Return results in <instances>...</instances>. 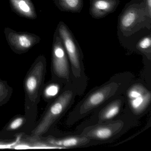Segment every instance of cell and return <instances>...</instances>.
Instances as JSON below:
<instances>
[{
    "label": "cell",
    "mask_w": 151,
    "mask_h": 151,
    "mask_svg": "<svg viewBox=\"0 0 151 151\" xmlns=\"http://www.w3.org/2000/svg\"><path fill=\"white\" fill-rule=\"evenodd\" d=\"M45 69V59L44 57H41L35 63L25 78V92L29 99L32 101H35L37 99L40 88L43 82Z\"/></svg>",
    "instance_id": "obj_9"
},
{
    "label": "cell",
    "mask_w": 151,
    "mask_h": 151,
    "mask_svg": "<svg viewBox=\"0 0 151 151\" xmlns=\"http://www.w3.org/2000/svg\"><path fill=\"white\" fill-rule=\"evenodd\" d=\"M55 30L61 39L69 60L71 82L76 89L78 95L81 96L87 85L82 49L73 32L63 22H59Z\"/></svg>",
    "instance_id": "obj_3"
},
{
    "label": "cell",
    "mask_w": 151,
    "mask_h": 151,
    "mask_svg": "<svg viewBox=\"0 0 151 151\" xmlns=\"http://www.w3.org/2000/svg\"><path fill=\"white\" fill-rule=\"evenodd\" d=\"M125 99L124 94L119 95L93 112L91 116L78 126V131L83 127L111 121L122 114L124 109Z\"/></svg>",
    "instance_id": "obj_8"
},
{
    "label": "cell",
    "mask_w": 151,
    "mask_h": 151,
    "mask_svg": "<svg viewBox=\"0 0 151 151\" xmlns=\"http://www.w3.org/2000/svg\"><path fill=\"white\" fill-rule=\"evenodd\" d=\"M138 120L124 109L122 114L111 121L86 126L78 131L91 140V145L110 143L121 137L134 126Z\"/></svg>",
    "instance_id": "obj_2"
},
{
    "label": "cell",
    "mask_w": 151,
    "mask_h": 151,
    "mask_svg": "<svg viewBox=\"0 0 151 151\" xmlns=\"http://www.w3.org/2000/svg\"><path fill=\"white\" fill-rule=\"evenodd\" d=\"M151 28V18L147 16L142 0H131L126 4L118 17V37H130L141 29Z\"/></svg>",
    "instance_id": "obj_4"
},
{
    "label": "cell",
    "mask_w": 151,
    "mask_h": 151,
    "mask_svg": "<svg viewBox=\"0 0 151 151\" xmlns=\"http://www.w3.org/2000/svg\"><path fill=\"white\" fill-rule=\"evenodd\" d=\"M136 51L143 55L148 60H151V34L142 37L136 45Z\"/></svg>",
    "instance_id": "obj_15"
},
{
    "label": "cell",
    "mask_w": 151,
    "mask_h": 151,
    "mask_svg": "<svg viewBox=\"0 0 151 151\" xmlns=\"http://www.w3.org/2000/svg\"><path fill=\"white\" fill-rule=\"evenodd\" d=\"M120 0H90L89 14L92 18L100 19L116 10Z\"/></svg>",
    "instance_id": "obj_11"
},
{
    "label": "cell",
    "mask_w": 151,
    "mask_h": 151,
    "mask_svg": "<svg viewBox=\"0 0 151 151\" xmlns=\"http://www.w3.org/2000/svg\"><path fill=\"white\" fill-rule=\"evenodd\" d=\"M9 91L6 86L0 82V102L3 101L8 95Z\"/></svg>",
    "instance_id": "obj_18"
},
{
    "label": "cell",
    "mask_w": 151,
    "mask_h": 151,
    "mask_svg": "<svg viewBox=\"0 0 151 151\" xmlns=\"http://www.w3.org/2000/svg\"><path fill=\"white\" fill-rule=\"evenodd\" d=\"M60 91V86L59 84L52 83L49 85L45 90L46 96L49 99L56 97Z\"/></svg>",
    "instance_id": "obj_16"
},
{
    "label": "cell",
    "mask_w": 151,
    "mask_h": 151,
    "mask_svg": "<svg viewBox=\"0 0 151 151\" xmlns=\"http://www.w3.org/2000/svg\"><path fill=\"white\" fill-rule=\"evenodd\" d=\"M62 12L80 13L84 6V0H53Z\"/></svg>",
    "instance_id": "obj_14"
},
{
    "label": "cell",
    "mask_w": 151,
    "mask_h": 151,
    "mask_svg": "<svg viewBox=\"0 0 151 151\" xmlns=\"http://www.w3.org/2000/svg\"><path fill=\"white\" fill-rule=\"evenodd\" d=\"M134 78L130 72L117 73L103 84L92 89L70 112L66 124L68 126L75 124L116 97L124 94Z\"/></svg>",
    "instance_id": "obj_1"
},
{
    "label": "cell",
    "mask_w": 151,
    "mask_h": 151,
    "mask_svg": "<svg viewBox=\"0 0 151 151\" xmlns=\"http://www.w3.org/2000/svg\"><path fill=\"white\" fill-rule=\"evenodd\" d=\"M24 122V119L22 117H18L13 120L8 126V129L9 130H14L21 127Z\"/></svg>",
    "instance_id": "obj_17"
},
{
    "label": "cell",
    "mask_w": 151,
    "mask_h": 151,
    "mask_svg": "<svg viewBox=\"0 0 151 151\" xmlns=\"http://www.w3.org/2000/svg\"><path fill=\"white\" fill-rule=\"evenodd\" d=\"M47 142L58 148H76L91 145L90 139L80 134L57 138H49Z\"/></svg>",
    "instance_id": "obj_12"
},
{
    "label": "cell",
    "mask_w": 151,
    "mask_h": 151,
    "mask_svg": "<svg viewBox=\"0 0 151 151\" xmlns=\"http://www.w3.org/2000/svg\"><path fill=\"white\" fill-rule=\"evenodd\" d=\"M142 1L147 16L151 18V0H142Z\"/></svg>",
    "instance_id": "obj_19"
},
{
    "label": "cell",
    "mask_w": 151,
    "mask_h": 151,
    "mask_svg": "<svg viewBox=\"0 0 151 151\" xmlns=\"http://www.w3.org/2000/svg\"><path fill=\"white\" fill-rule=\"evenodd\" d=\"M17 142L13 143H7L0 141V148H10L14 146Z\"/></svg>",
    "instance_id": "obj_20"
},
{
    "label": "cell",
    "mask_w": 151,
    "mask_h": 151,
    "mask_svg": "<svg viewBox=\"0 0 151 151\" xmlns=\"http://www.w3.org/2000/svg\"><path fill=\"white\" fill-rule=\"evenodd\" d=\"M52 68L55 78L61 84L71 82L70 63L61 39L55 30L52 48Z\"/></svg>",
    "instance_id": "obj_7"
},
{
    "label": "cell",
    "mask_w": 151,
    "mask_h": 151,
    "mask_svg": "<svg viewBox=\"0 0 151 151\" xmlns=\"http://www.w3.org/2000/svg\"><path fill=\"white\" fill-rule=\"evenodd\" d=\"M4 32L10 47L18 52L28 51L40 40V38L35 34L29 32H16L8 28H5Z\"/></svg>",
    "instance_id": "obj_10"
},
{
    "label": "cell",
    "mask_w": 151,
    "mask_h": 151,
    "mask_svg": "<svg viewBox=\"0 0 151 151\" xmlns=\"http://www.w3.org/2000/svg\"><path fill=\"white\" fill-rule=\"evenodd\" d=\"M124 95L125 99L124 109L138 120L147 112L150 106L151 91L144 83L134 80Z\"/></svg>",
    "instance_id": "obj_6"
},
{
    "label": "cell",
    "mask_w": 151,
    "mask_h": 151,
    "mask_svg": "<svg viewBox=\"0 0 151 151\" xmlns=\"http://www.w3.org/2000/svg\"><path fill=\"white\" fill-rule=\"evenodd\" d=\"M12 8L17 14L29 19H35L37 14L31 0H9Z\"/></svg>",
    "instance_id": "obj_13"
},
{
    "label": "cell",
    "mask_w": 151,
    "mask_h": 151,
    "mask_svg": "<svg viewBox=\"0 0 151 151\" xmlns=\"http://www.w3.org/2000/svg\"><path fill=\"white\" fill-rule=\"evenodd\" d=\"M77 94L72 83L64 85L61 92L52 102L40 123L32 132L34 137L45 134L72 106Z\"/></svg>",
    "instance_id": "obj_5"
}]
</instances>
